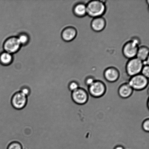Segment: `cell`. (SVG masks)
Here are the masks:
<instances>
[{
  "label": "cell",
  "mask_w": 149,
  "mask_h": 149,
  "mask_svg": "<svg viewBox=\"0 0 149 149\" xmlns=\"http://www.w3.org/2000/svg\"><path fill=\"white\" fill-rule=\"evenodd\" d=\"M86 7L87 14L94 18L102 17L106 10L104 3L100 1H91L88 3Z\"/></svg>",
  "instance_id": "6da1fadb"
},
{
  "label": "cell",
  "mask_w": 149,
  "mask_h": 149,
  "mask_svg": "<svg viewBox=\"0 0 149 149\" xmlns=\"http://www.w3.org/2000/svg\"><path fill=\"white\" fill-rule=\"evenodd\" d=\"M148 83V79L140 74L131 77L128 84L134 90L140 91L147 87Z\"/></svg>",
  "instance_id": "7a4b0ae2"
},
{
  "label": "cell",
  "mask_w": 149,
  "mask_h": 149,
  "mask_svg": "<svg viewBox=\"0 0 149 149\" xmlns=\"http://www.w3.org/2000/svg\"><path fill=\"white\" fill-rule=\"evenodd\" d=\"M88 93L92 97L99 98L104 95L106 91V85L100 80H95L88 87Z\"/></svg>",
  "instance_id": "3957f363"
},
{
  "label": "cell",
  "mask_w": 149,
  "mask_h": 149,
  "mask_svg": "<svg viewBox=\"0 0 149 149\" xmlns=\"http://www.w3.org/2000/svg\"><path fill=\"white\" fill-rule=\"evenodd\" d=\"M27 102V96L20 91L15 93L11 100L13 108L18 110H21L25 107Z\"/></svg>",
  "instance_id": "277c9868"
},
{
  "label": "cell",
  "mask_w": 149,
  "mask_h": 149,
  "mask_svg": "<svg viewBox=\"0 0 149 149\" xmlns=\"http://www.w3.org/2000/svg\"><path fill=\"white\" fill-rule=\"evenodd\" d=\"M143 66L142 61L137 58H132L127 64V72L131 77L137 75L141 72Z\"/></svg>",
  "instance_id": "5b68a950"
},
{
  "label": "cell",
  "mask_w": 149,
  "mask_h": 149,
  "mask_svg": "<svg viewBox=\"0 0 149 149\" xmlns=\"http://www.w3.org/2000/svg\"><path fill=\"white\" fill-rule=\"evenodd\" d=\"M21 46L17 38L12 36L6 39L3 45V49L4 52L13 54L18 52Z\"/></svg>",
  "instance_id": "8992f818"
},
{
  "label": "cell",
  "mask_w": 149,
  "mask_h": 149,
  "mask_svg": "<svg viewBox=\"0 0 149 149\" xmlns=\"http://www.w3.org/2000/svg\"><path fill=\"white\" fill-rule=\"evenodd\" d=\"M139 42L137 39L130 41L127 43L123 48V54L127 58L132 59L136 56L139 49Z\"/></svg>",
  "instance_id": "52a82bcc"
},
{
  "label": "cell",
  "mask_w": 149,
  "mask_h": 149,
  "mask_svg": "<svg viewBox=\"0 0 149 149\" xmlns=\"http://www.w3.org/2000/svg\"><path fill=\"white\" fill-rule=\"evenodd\" d=\"M71 98L74 103L78 105H84L88 101V93L86 90L79 87L72 92Z\"/></svg>",
  "instance_id": "ba28073f"
},
{
  "label": "cell",
  "mask_w": 149,
  "mask_h": 149,
  "mask_svg": "<svg viewBox=\"0 0 149 149\" xmlns=\"http://www.w3.org/2000/svg\"><path fill=\"white\" fill-rule=\"evenodd\" d=\"M77 30L72 26H68L63 30L61 37L65 42H70L73 40L77 36Z\"/></svg>",
  "instance_id": "9c48e42d"
},
{
  "label": "cell",
  "mask_w": 149,
  "mask_h": 149,
  "mask_svg": "<svg viewBox=\"0 0 149 149\" xmlns=\"http://www.w3.org/2000/svg\"><path fill=\"white\" fill-rule=\"evenodd\" d=\"M104 77L107 81L111 83L114 82L119 79V73L116 68L111 67L105 71Z\"/></svg>",
  "instance_id": "30bf717a"
},
{
  "label": "cell",
  "mask_w": 149,
  "mask_h": 149,
  "mask_svg": "<svg viewBox=\"0 0 149 149\" xmlns=\"http://www.w3.org/2000/svg\"><path fill=\"white\" fill-rule=\"evenodd\" d=\"M134 90L128 83H124L120 86L118 90L119 96L123 99H127L132 95Z\"/></svg>",
  "instance_id": "8fae6325"
},
{
  "label": "cell",
  "mask_w": 149,
  "mask_h": 149,
  "mask_svg": "<svg viewBox=\"0 0 149 149\" xmlns=\"http://www.w3.org/2000/svg\"><path fill=\"white\" fill-rule=\"evenodd\" d=\"M106 26V20L102 17L94 18L91 23L92 29L96 32L102 31L105 28Z\"/></svg>",
  "instance_id": "7c38bea8"
},
{
  "label": "cell",
  "mask_w": 149,
  "mask_h": 149,
  "mask_svg": "<svg viewBox=\"0 0 149 149\" xmlns=\"http://www.w3.org/2000/svg\"><path fill=\"white\" fill-rule=\"evenodd\" d=\"M73 11L74 14L78 17H83L87 14L86 5L83 3H79L74 6Z\"/></svg>",
  "instance_id": "4fadbf2b"
},
{
  "label": "cell",
  "mask_w": 149,
  "mask_h": 149,
  "mask_svg": "<svg viewBox=\"0 0 149 149\" xmlns=\"http://www.w3.org/2000/svg\"><path fill=\"white\" fill-rule=\"evenodd\" d=\"M12 54L3 51L0 53V64L3 65H10L12 62Z\"/></svg>",
  "instance_id": "5bb4252c"
},
{
  "label": "cell",
  "mask_w": 149,
  "mask_h": 149,
  "mask_svg": "<svg viewBox=\"0 0 149 149\" xmlns=\"http://www.w3.org/2000/svg\"><path fill=\"white\" fill-rule=\"evenodd\" d=\"M148 54V48L147 47L141 46L139 48L136 55L137 58L143 62L149 58Z\"/></svg>",
  "instance_id": "9a60e30c"
},
{
  "label": "cell",
  "mask_w": 149,
  "mask_h": 149,
  "mask_svg": "<svg viewBox=\"0 0 149 149\" xmlns=\"http://www.w3.org/2000/svg\"><path fill=\"white\" fill-rule=\"evenodd\" d=\"M17 37L18 38L21 46L27 44L29 42V36L25 33H19L17 35Z\"/></svg>",
  "instance_id": "2e32d148"
},
{
  "label": "cell",
  "mask_w": 149,
  "mask_h": 149,
  "mask_svg": "<svg viewBox=\"0 0 149 149\" xmlns=\"http://www.w3.org/2000/svg\"><path fill=\"white\" fill-rule=\"evenodd\" d=\"M7 149H23V146L17 141H13L7 146Z\"/></svg>",
  "instance_id": "e0dca14e"
},
{
  "label": "cell",
  "mask_w": 149,
  "mask_h": 149,
  "mask_svg": "<svg viewBox=\"0 0 149 149\" xmlns=\"http://www.w3.org/2000/svg\"><path fill=\"white\" fill-rule=\"evenodd\" d=\"M79 86L77 81H72L69 83L68 85V88L71 92L77 90L79 88Z\"/></svg>",
  "instance_id": "ac0fdd59"
},
{
  "label": "cell",
  "mask_w": 149,
  "mask_h": 149,
  "mask_svg": "<svg viewBox=\"0 0 149 149\" xmlns=\"http://www.w3.org/2000/svg\"><path fill=\"white\" fill-rule=\"evenodd\" d=\"M142 128L143 131L146 132L149 131V119L148 118L144 120L142 124Z\"/></svg>",
  "instance_id": "d6986e66"
},
{
  "label": "cell",
  "mask_w": 149,
  "mask_h": 149,
  "mask_svg": "<svg viewBox=\"0 0 149 149\" xmlns=\"http://www.w3.org/2000/svg\"><path fill=\"white\" fill-rule=\"evenodd\" d=\"M141 74L146 77L147 78H149V67L148 65H144L141 70Z\"/></svg>",
  "instance_id": "ffe728a7"
},
{
  "label": "cell",
  "mask_w": 149,
  "mask_h": 149,
  "mask_svg": "<svg viewBox=\"0 0 149 149\" xmlns=\"http://www.w3.org/2000/svg\"><path fill=\"white\" fill-rule=\"evenodd\" d=\"M94 79L92 77H89L86 79L85 80V84L87 86H89L93 84V82L95 81Z\"/></svg>",
  "instance_id": "44dd1931"
},
{
  "label": "cell",
  "mask_w": 149,
  "mask_h": 149,
  "mask_svg": "<svg viewBox=\"0 0 149 149\" xmlns=\"http://www.w3.org/2000/svg\"><path fill=\"white\" fill-rule=\"evenodd\" d=\"M20 91L27 96L30 95V88H29L28 87H24L22 88Z\"/></svg>",
  "instance_id": "7402d4cb"
},
{
  "label": "cell",
  "mask_w": 149,
  "mask_h": 149,
  "mask_svg": "<svg viewBox=\"0 0 149 149\" xmlns=\"http://www.w3.org/2000/svg\"><path fill=\"white\" fill-rule=\"evenodd\" d=\"M114 149H125V148L122 146L118 145L116 146Z\"/></svg>",
  "instance_id": "603a6c76"
}]
</instances>
